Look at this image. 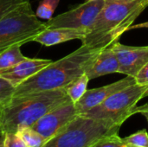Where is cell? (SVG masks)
Returning a JSON list of instances; mask_svg holds the SVG:
<instances>
[{
	"label": "cell",
	"instance_id": "cell-7",
	"mask_svg": "<svg viewBox=\"0 0 148 147\" xmlns=\"http://www.w3.org/2000/svg\"><path fill=\"white\" fill-rule=\"evenodd\" d=\"M105 4L104 0H86L75 8L48 20L46 27L89 30Z\"/></svg>",
	"mask_w": 148,
	"mask_h": 147
},
{
	"label": "cell",
	"instance_id": "cell-12",
	"mask_svg": "<svg viewBox=\"0 0 148 147\" xmlns=\"http://www.w3.org/2000/svg\"><path fill=\"white\" fill-rule=\"evenodd\" d=\"M114 73H119V62L112 46L102 49L85 72L89 81Z\"/></svg>",
	"mask_w": 148,
	"mask_h": 147
},
{
	"label": "cell",
	"instance_id": "cell-17",
	"mask_svg": "<svg viewBox=\"0 0 148 147\" xmlns=\"http://www.w3.org/2000/svg\"><path fill=\"white\" fill-rule=\"evenodd\" d=\"M59 3L60 0H42L36 11V16L45 20L51 19Z\"/></svg>",
	"mask_w": 148,
	"mask_h": 147
},
{
	"label": "cell",
	"instance_id": "cell-13",
	"mask_svg": "<svg viewBox=\"0 0 148 147\" xmlns=\"http://www.w3.org/2000/svg\"><path fill=\"white\" fill-rule=\"evenodd\" d=\"M88 33V30L72 28H46L33 39V42L50 47L75 39L82 41Z\"/></svg>",
	"mask_w": 148,
	"mask_h": 147
},
{
	"label": "cell",
	"instance_id": "cell-20",
	"mask_svg": "<svg viewBox=\"0 0 148 147\" xmlns=\"http://www.w3.org/2000/svg\"><path fill=\"white\" fill-rule=\"evenodd\" d=\"M16 88L6 79L0 76V106L7 104L13 97Z\"/></svg>",
	"mask_w": 148,
	"mask_h": 147
},
{
	"label": "cell",
	"instance_id": "cell-18",
	"mask_svg": "<svg viewBox=\"0 0 148 147\" xmlns=\"http://www.w3.org/2000/svg\"><path fill=\"white\" fill-rule=\"evenodd\" d=\"M126 143L119 136V133L107 135L99 140L90 147H126Z\"/></svg>",
	"mask_w": 148,
	"mask_h": 147
},
{
	"label": "cell",
	"instance_id": "cell-25",
	"mask_svg": "<svg viewBox=\"0 0 148 147\" xmlns=\"http://www.w3.org/2000/svg\"><path fill=\"white\" fill-rule=\"evenodd\" d=\"M148 29V21L147 22H144V23H138V24H135V25H132L128 30H131V29Z\"/></svg>",
	"mask_w": 148,
	"mask_h": 147
},
{
	"label": "cell",
	"instance_id": "cell-26",
	"mask_svg": "<svg viewBox=\"0 0 148 147\" xmlns=\"http://www.w3.org/2000/svg\"><path fill=\"white\" fill-rule=\"evenodd\" d=\"M106 3H129L133 2L135 0H104Z\"/></svg>",
	"mask_w": 148,
	"mask_h": 147
},
{
	"label": "cell",
	"instance_id": "cell-11",
	"mask_svg": "<svg viewBox=\"0 0 148 147\" xmlns=\"http://www.w3.org/2000/svg\"><path fill=\"white\" fill-rule=\"evenodd\" d=\"M53 61L40 58H26L16 66L0 73V76L10 81L15 88L35 75Z\"/></svg>",
	"mask_w": 148,
	"mask_h": 147
},
{
	"label": "cell",
	"instance_id": "cell-1",
	"mask_svg": "<svg viewBox=\"0 0 148 147\" xmlns=\"http://www.w3.org/2000/svg\"><path fill=\"white\" fill-rule=\"evenodd\" d=\"M101 50L82 44L74 52L58 61L52 62L40 72L18 85L13 97L65 88L85 74L87 68Z\"/></svg>",
	"mask_w": 148,
	"mask_h": 147
},
{
	"label": "cell",
	"instance_id": "cell-4",
	"mask_svg": "<svg viewBox=\"0 0 148 147\" xmlns=\"http://www.w3.org/2000/svg\"><path fill=\"white\" fill-rule=\"evenodd\" d=\"M121 126L109 120L77 115L42 147H90L100 139L119 133Z\"/></svg>",
	"mask_w": 148,
	"mask_h": 147
},
{
	"label": "cell",
	"instance_id": "cell-28",
	"mask_svg": "<svg viewBox=\"0 0 148 147\" xmlns=\"http://www.w3.org/2000/svg\"><path fill=\"white\" fill-rule=\"evenodd\" d=\"M3 140H4V133L0 136V147H4L3 146Z\"/></svg>",
	"mask_w": 148,
	"mask_h": 147
},
{
	"label": "cell",
	"instance_id": "cell-15",
	"mask_svg": "<svg viewBox=\"0 0 148 147\" xmlns=\"http://www.w3.org/2000/svg\"><path fill=\"white\" fill-rule=\"evenodd\" d=\"M16 133L29 147H42L47 142V139L30 126H19L16 131Z\"/></svg>",
	"mask_w": 148,
	"mask_h": 147
},
{
	"label": "cell",
	"instance_id": "cell-14",
	"mask_svg": "<svg viewBox=\"0 0 148 147\" xmlns=\"http://www.w3.org/2000/svg\"><path fill=\"white\" fill-rule=\"evenodd\" d=\"M20 44H16L0 54V73L16 66L27 57L22 53Z\"/></svg>",
	"mask_w": 148,
	"mask_h": 147
},
{
	"label": "cell",
	"instance_id": "cell-30",
	"mask_svg": "<svg viewBox=\"0 0 148 147\" xmlns=\"http://www.w3.org/2000/svg\"><path fill=\"white\" fill-rule=\"evenodd\" d=\"M126 147H140V146H131V145H127Z\"/></svg>",
	"mask_w": 148,
	"mask_h": 147
},
{
	"label": "cell",
	"instance_id": "cell-27",
	"mask_svg": "<svg viewBox=\"0 0 148 147\" xmlns=\"http://www.w3.org/2000/svg\"><path fill=\"white\" fill-rule=\"evenodd\" d=\"M2 113H3V106H0V136L4 133L2 126Z\"/></svg>",
	"mask_w": 148,
	"mask_h": 147
},
{
	"label": "cell",
	"instance_id": "cell-23",
	"mask_svg": "<svg viewBox=\"0 0 148 147\" xmlns=\"http://www.w3.org/2000/svg\"><path fill=\"white\" fill-rule=\"evenodd\" d=\"M136 83L142 86H148V62L140 70L135 77Z\"/></svg>",
	"mask_w": 148,
	"mask_h": 147
},
{
	"label": "cell",
	"instance_id": "cell-22",
	"mask_svg": "<svg viewBox=\"0 0 148 147\" xmlns=\"http://www.w3.org/2000/svg\"><path fill=\"white\" fill-rule=\"evenodd\" d=\"M4 147H29L16 133H4Z\"/></svg>",
	"mask_w": 148,
	"mask_h": 147
},
{
	"label": "cell",
	"instance_id": "cell-3",
	"mask_svg": "<svg viewBox=\"0 0 148 147\" xmlns=\"http://www.w3.org/2000/svg\"><path fill=\"white\" fill-rule=\"evenodd\" d=\"M70 101L65 88L12 97L3 107V133H16L22 125L31 126L49 112Z\"/></svg>",
	"mask_w": 148,
	"mask_h": 147
},
{
	"label": "cell",
	"instance_id": "cell-5",
	"mask_svg": "<svg viewBox=\"0 0 148 147\" xmlns=\"http://www.w3.org/2000/svg\"><path fill=\"white\" fill-rule=\"evenodd\" d=\"M27 1L0 20V54L16 44L23 45L46 29Z\"/></svg>",
	"mask_w": 148,
	"mask_h": 147
},
{
	"label": "cell",
	"instance_id": "cell-16",
	"mask_svg": "<svg viewBox=\"0 0 148 147\" xmlns=\"http://www.w3.org/2000/svg\"><path fill=\"white\" fill-rule=\"evenodd\" d=\"M88 82L89 79L88 75L83 74L65 87L66 93L74 104H75L84 95L88 90Z\"/></svg>",
	"mask_w": 148,
	"mask_h": 147
},
{
	"label": "cell",
	"instance_id": "cell-9",
	"mask_svg": "<svg viewBox=\"0 0 148 147\" xmlns=\"http://www.w3.org/2000/svg\"><path fill=\"white\" fill-rule=\"evenodd\" d=\"M111 46L118 59L120 74L135 78L148 62V46H127L119 41Z\"/></svg>",
	"mask_w": 148,
	"mask_h": 147
},
{
	"label": "cell",
	"instance_id": "cell-24",
	"mask_svg": "<svg viewBox=\"0 0 148 147\" xmlns=\"http://www.w3.org/2000/svg\"><path fill=\"white\" fill-rule=\"evenodd\" d=\"M133 113L134 114H136V113H140L141 115H143L146 120H147L148 122V104H145L143 106H140V107H135L134 111H133Z\"/></svg>",
	"mask_w": 148,
	"mask_h": 147
},
{
	"label": "cell",
	"instance_id": "cell-19",
	"mask_svg": "<svg viewBox=\"0 0 148 147\" xmlns=\"http://www.w3.org/2000/svg\"><path fill=\"white\" fill-rule=\"evenodd\" d=\"M126 145L135 146L148 147V133L147 129L140 130L123 139Z\"/></svg>",
	"mask_w": 148,
	"mask_h": 147
},
{
	"label": "cell",
	"instance_id": "cell-2",
	"mask_svg": "<svg viewBox=\"0 0 148 147\" xmlns=\"http://www.w3.org/2000/svg\"><path fill=\"white\" fill-rule=\"evenodd\" d=\"M148 6V0H135L124 3H106L87 36L83 45L94 49H105L119 41Z\"/></svg>",
	"mask_w": 148,
	"mask_h": 147
},
{
	"label": "cell",
	"instance_id": "cell-10",
	"mask_svg": "<svg viewBox=\"0 0 148 147\" xmlns=\"http://www.w3.org/2000/svg\"><path fill=\"white\" fill-rule=\"evenodd\" d=\"M134 83H136L135 78L127 75V77L111 84L87 90L84 95L75 104L77 113L83 114L88 110L101 104L114 94Z\"/></svg>",
	"mask_w": 148,
	"mask_h": 147
},
{
	"label": "cell",
	"instance_id": "cell-21",
	"mask_svg": "<svg viewBox=\"0 0 148 147\" xmlns=\"http://www.w3.org/2000/svg\"><path fill=\"white\" fill-rule=\"evenodd\" d=\"M29 0H0V20L20 4Z\"/></svg>",
	"mask_w": 148,
	"mask_h": 147
},
{
	"label": "cell",
	"instance_id": "cell-6",
	"mask_svg": "<svg viewBox=\"0 0 148 147\" xmlns=\"http://www.w3.org/2000/svg\"><path fill=\"white\" fill-rule=\"evenodd\" d=\"M147 87L137 83L130 85L114 94L99 106L78 115L98 120H109L122 125L134 115L133 111L137 103L143 99V94Z\"/></svg>",
	"mask_w": 148,
	"mask_h": 147
},
{
	"label": "cell",
	"instance_id": "cell-8",
	"mask_svg": "<svg viewBox=\"0 0 148 147\" xmlns=\"http://www.w3.org/2000/svg\"><path fill=\"white\" fill-rule=\"evenodd\" d=\"M77 115L75 104L70 101L49 112L34 123L31 127L49 141L57 135Z\"/></svg>",
	"mask_w": 148,
	"mask_h": 147
},
{
	"label": "cell",
	"instance_id": "cell-29",
	"mask_svg": "<svg viewBox=\"0 0 148 147\" xmlns=\"http://www.w3.org/2000/svg\"><path fill=\"white\" fill-rule=\"evenodd\" d=\"M147 97H148V87L147 88V90L145 91L144 94H143V98H147Z\"/></svg>",
	"mask_w": 148,
	"mask_h": 147
}]
</instances>
